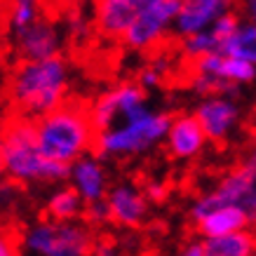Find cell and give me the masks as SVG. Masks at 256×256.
Returning a JSON list of instances; mask_svg holds the SVG:
<instances>
[{
  "instance_id": "cell-25",
  "label": "cell",
  "mask_w": 256,
  "mask_h": 256,
  "mask_svg": "<svg viewBox=\"0 0 256 256\" xmlns=\"http://www.w3.org/2000/svg\"><path fill=\"white\" fill-rule=\"evenodd\" d=\"M240 207H242V212L247 214L249 226H252V228H256V186L240 200Z\"/></svg>"
},
{
  "instance_id": "cell-22",
  "label": "cell",
  "mask_w": 256,
  "mask_h": 256,
  "mask_svg": "<svg viewBox=\"0 0 256 256\" xmlns=\"http://www.w3.org/2000/svg\"><path fill=\"white\" fill-rule=\"evenodd\" d=\"M66 26H68V33H70V36H73L76 40H78V42L87 40V38H90V33H92V28H96L94 19L90 22V19L82 14V10H76V12L68 16Z\"/></svg>"
},
{
  "instance_id": "cell-19",
  "label": "cell",
  "mask_w": 256,
  "mask_h": 256,
  "mask_svg": "<svg viewBox=\"0 0 256 256\" xmlns=\"http://www.w3.org/2000/svg\"><path fill=\"white\" fill-rule=\"evenodd\" d=\"M5 24L8 33H14L42 16V0H8L5 5Z\"/></svg>"
},
{
  "instance_id": "cell-10",
  "label": "cell",
  "mask_w": 256,
  "mask_h": 256,
  "mask_svg": "<svg viewBox=\"0 0 256 256\" xmlns=\"http://www.w3.org/2000/svg\"><path fill=\"white\" fill-rule=\"evenodd\" d=\"M106 202L110 210V224L122 226V228H139L146 224L150 200L146 190L132 181H120L116 186H110Z\"/></svg>"
},
{
  "instance_id": "cell-11",
  "label": "cell",
  "mask_w": 256,
  "mask_h": 256,
  "mask_svg": "<svg viewBox=\"0 0 256 256\" xmlns=\"http://www.w3.org/2000/svg\"><path fill=\"white\" fill-rule=\"evenodd\" d=\"M104 160L106 158L90 150L82 158H78L76 162L68 164V184L78 190L85 204L106 200V195L110 190V176Z\"/></svg>"
},
{
  "instance_id": "cell-23",
  "label": "cell",
  "mask_w": 256,
  "mask_h": 256,
  "mask_svg": "<svg viewBox=\"0 0 256 256\" xmlns=\"http://www.w3.org/2000/svg\"><path fill=\"white\" fill-rule=\"evenodd\" d=\"M85 221L92 226H101V224H108L110 221V210H108V202L99 200V202H90L85 207Z\"/></svg>"
},
{
  "instance_id": "cell-6",
  "label": "cell",
  "mask_w": 256,
  "mask_h": 256,
  "mask_svg": "<svg viewBox=\"0 0 256 256\" xmlns=\"http://www.w3.org/2000/svg\"><path fill=\"white\" fill-rule=\"evenodd\" d=\"M178 8L181 0H144L120 42L132 52H150L160 47L174 33Z\"/></svg>"
},
{
  "instance_id": "cell-7",
  "label": "cell",
  "mask_w": 256,
  "mask_h": 256,
  "mask_svg": "<svg viewBox=\"0 0 256 256\" xmlns=\"http://www.w3.org/2000/svg\"><path fill=\"white\" fill-rule=\"evenodd\" d=\"M193 113L198 116L200 124L210 136V144H214V146L228 144L242 124V108L230 94L202 96Z\"/></svg>"
},
{
  "instance_id": "cell-27",
  "label": "cell",
  "mask_w": 256,
  "mask_h": 256,
  "mask_svg": "<svg viewBox=\"0 0 256 256\" xmlns=\"http://www.w3.org/2000/svg\"><path fill=\"white\" fill-rule=\"evenodd\" d=\"M238 10L244 19L256 24V0H238Z\"/></svg>"
},
{
  "instance_id": "cell-2",
  "label": "cell",
  "mask_w": 256,
  "mask_h": 256,
  "mask_svg": "<svg viewBox=\"0 0 256 256\" xmlns=\"http://www.w3.org/2000/svg\"><path fill=\"white\" fill-rule=\"evenodd\" d=\"M70 64L62 54L45 59H22L10 70L5 94L14 116L38 120L68 101Z\"/></svg>"
},
{
  "instance_id": "cell-24",
  "label": "cell",
  "mask_w": 256,
  "mask_h": 256,
  "mask_svg": "<svg viewBox=\"0 0 256 256\" xmlns=\"http://www.w3.org/2000/svg\"><path fill=\"white\" fill-rule=\"evenodd\" d=\"M178 254L181 256H207V244H204V238H193V240H188L181 244L178 249Z\"/></svg>"
},
{
  "instance_id": "cell-21",
  "label": "cell",
  "mask_w": 256,
  "mask_h": 256,
  "mask_svg": "<svg viewBox=\"0 0 256 256\" xmlns=\"http://www.w3.org/2000/svg\"><path fill=\"white\" fill-rule=\"evenodd\" d=\"M172 68V64L170 59H156V62H150L146 64L144 68L139 70V78H136V82H139L144 90H156V87L162 85V80H164V73Z\"/></svg>"
},
{
  "instance_id": "cell-8",
  "label": "cell",
  "mask_w": 256,
  "mask_h": 256,
  "mask_svg": "<svg viewBox=\"0 0 256 256\" xmlns=\"http://www.w3.org/2000/svg\"><path fill=\"white\" fill-rule=\"evenodd\" d=\"M8 38L16 62H22V59H45V56L59 54L64 33L59 31L54 22H50L47 16H40L38 22L28 24L14 33H8Z\"/></svg>"
},
{
  "instance_id": "cell-3",
  "label": "cell",
  "mask_w": 256,
  "mask_h": 256,
  "mask_svg": "<svg viewBox=\"0 0 256 256\" xmlns=\"http://www.w3.org/2000/svg\"><path fill=\"white\" fill-rule=\"evenodd\" d=\"M0 167L10 184L19 188H52L68 181V164L45 156L36 132V120L24 116H14L5 122Z\"/></svg>"
},
{
  "instance_id": "cell-5",
  "label": "cell",
  "mask_w": 256,
  "mask_h": 256,
  "mask_svg": "<svg viewBox=\"0 0 256 256\" xmlns=\"http://www.w3.org/2000/svg\"><path fill=\"white\" fill-rule=\"evenodd\" d=\"M19 249L33 256H85L94 249V235L80 221L47 216L19 233Z\"/></svg>"
},
{
  "instance_id": "cell-1",
  "label": "cell",
  "mask_w": 256,
  "mask_h": 256,
  "mask_svg": "<svg viewBox=\"0 0 256 256\" xmlns=\"http://www.w3.org/2000/svg\"><path fill=\"white\" fill-rule=\"evenodd\" d=\"M96 146L106 160H132L164 146L172 116L150 106L148 90L139 82H118L104 90L90 106Z\"/></svg>"
},
{
  "instance_id": "cell-4",
  "label": "cell",
  "mask_w": 256,
  "mask_h": 256,
  "mask_svg": "<svg viewBox=\"0 0 256 256\" xmlns=\"http://www.w3.org/2000/svg\"><path fill=\"white\" fill-rule=\"evenodd\" d=\"M40 148L47 158L70 164L96 146V127L92 113L82 104L66 101L36 120Z\"/></svg>"
},
{
  "instance_id": "cell-17",
  "label": "cell",
  "mask_w": 256,
  "mask_h": 256,
  "mask_svg": "<svg viewBox=\"0 0 256 256\" xmlns=\"http://www.w3.org/2000/svg\"><path fill=\"white\" fill-rule=\"evenodd\" d=\"M85 200L78 195V190L70 186H54V190L47 195L45 212L47 216L59 218V221H78L80 216H85Z\"/></svg>"
},
{
  "instance_id": "cell-9",
  "label": "cell",
  "mask_w": 256,
  "mask_h": 256,
  "mask_svg": "<svg viewBox=\"0 0 256 256\" xmlns=\"http://www.w3.org/2000/svg\"><path fill=\"white\" fill-rule=\"evenodd\" d=\"M210 144V136L204 132L195 113H178L172 116L170 130L164 136L167 156L176 162H193L204 153Z\"/></svg>"
},
{
  "instance_id": "cell-28",
  "label": "cell",
  "mask_w": 256,
  "mask_h": 256,
  "mask_svg": "<svg viewBox=\"0 0 256 256\" xmlns=\"http://www.w3.org/2000/svg\"><path fill=\"white\" fill-rule=\"evenodd\" d=\"M242 164H247L249 170L256 174V139H254V144L249 146L247 153H244V158H242Z\"/></svg>"
},
{
  "instance_id": "cell-18",
  "label": "cell",
  "mask_w": 256,
  "mask_h": 256,
  "mask_svg": "<svg viewBox=\"0 0 256 256\" xmlns=\"http://www.w3.org/2000/svg\"><path fill=\"white\" fill-rule=\"evenodd\" d=\"M221 52L256 64V24L242 16V22L238 24V28H235V31L230 33V38L221 45Z\"/></svg>"
},
{
  "instance_id": "cell-16",
  "label": "cell",
  "mask_w": 256,
  "mask_h": 256,
  "mask_svg": "<svg viewBox=\"0 0 256 256\" xmlns=\"http://www.w3.org/2000/svg\"><path fill=\"white\" fill-rule=\"evenodd\" d=\"M204 244L207 256H252L256 254V233L249 226L216 238H204Z\"/></svg>"
},
{
  "instance_id": "cell-14",
  "label": "cell",
  "mask_w": 256,
  "mask_h": 256,
  "mask_svg": "<svg viewBox=\"0 0 256 256\" xmlns=\"http://www.w3.org/2000/svg\"><path fill=\"white\" fill-rule=\"evenodd\" d=\"M144 0H96L92 10L96 31L108 40H120Z\"/></svg>"
},
{
  "instance_id": "cell-20",
  "label": "cell",
  "mask_w": 256,
  "mask_h": 256,
  "mask_svg": "<svg viewBox=\"0 0 256 256\" xmlns=\"http://www.w3.org/2000/svg\"><path fill=\"white\" fill-rule=\"evenodd\" d=\"M218 50H221V40L216 38V33L212 28H204V31L178 38V52L186 56L188 62H195V59L212 54V52H218Z\"/></svg>"
},
{
  "instance_id": "cell-13",
  "label": "cell",
  "mask_w": 256,
  "mask_h": 256,
  "mask_svg": "<svg viewBox=\"0 0 256 256\" xmlns=\"http://www.w3.org/2000/svg\"><path fill=\"white\" fill-rule=\"evenodd\" d=\"M190 66H193V70L214 76V78L226 80V82H233L238 87H247L256 82V64L244 62L240 56L226 54L221 50L195 59V62H190Z\"/></svg>"
},
{
  "instance_id": "cell-12",
  "label": "cell",
  "mask_w": 256,
  "mask_h": 256,
  "mask_svg": "<svg viewBox=\"0 0 256 256\" xmlns=\"http://www.w3.org/2000/svg\"><path fill=\"white\" fill-rule=\"evenodd\" d=\"M233 10H238V0H181L174 22V36L184 38L190 33L212 28L221 16Z\"/></svg>"
},
{
  "instance_id": "cell-15",
  "label": "cell",
  "mask_w": 256,
  "mask_h": 256,
  "mask_svg": "<svg viewBox=\"0 0 256 256\" xmlns=\"http://www.w3.org/2000/svg\"><path fill=\"white\" fill-rule=\"evenodd\" d=\"M193 226L202 238H216V235L249 228V218L240 204H221V207H214L212 212H207L202 218H198Z\"/></svg>"
},
{
  "instance_id": "cell-26",
  "label": "cell",
  "mask_w": 256,
  "mask_h": 256,
  "mask_svg": "<svg viewBox=\"0 0 256 256\" xmlns=\"http://www.w3.org/2000/svg\"><path fill=\"white\" fill-rule=\"evenodd\" d=\"M144 190H146L150 202H164V198H167V186H164L162 181H146Z\"/></svg>"
}]
</instances>
